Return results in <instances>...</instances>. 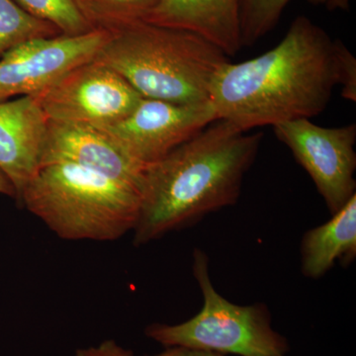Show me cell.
<instances>
[{"instance_id": "cell-13", "label": "cell", "mask_w": 356, "mask_h": 356, "mask_svg": "<svg viewBox=\"0 0 356 356\" xmlns=\"http://www.w3.org/2000/svg\"><path fill=\"white\" fill-rule=\"evenodd\" d=\"M356 257V194L325 224L302 238L301 271L310 280L322 278L337 262L350 266Z\"/></svg>"}, {"instance_id": "cell-4", "label": "cell", "mask_w": 356, "mask_h": 356, "mask_svg": "<svg viewBox=\"0 0 356 356\" xmlns=\"http://www.w3.org/2000/svg\"><path fill=\"white\" fill-rule=\"evenodd\" d=\"M140 192L70 163L41 165L18 203L65 240L113 241L133 229Z\"/></svg>"}, {"instance_id": "cell-8", "label": "cell", "mask_w": 356, "mask_h": 356, "mask_svg": "<svg viewBox=\"0 0 356 356\" xmlns=\"http://www.w3.org/2000/svg\"><path fill=\"white\" fill-rule=\"evenodd\" d=\"M216 120L210 100L175 103L144 97L125 119L103 130L147 168Z\"/></svg>"}, {"instance_id": "cell-14", "label": "cell", "mask_w": 356, "mask_h": 356, "mask_svg": "<svg viewBox=\"0 0 356 356\" xmlns=\"http://www.w3.org/2000/svg\"><path fill=\"white\" fill-rule=\"evenodd\" d=\"M95 29L109 33L144 21L161 0H76Z\"/></svg>"}, {"instance_id": "cell-7", "label": "cell", "mask_w": 356, "mask_h": 356, "mask_svg": "<svg viewBox=\"0 0 356 356\" xmlns=\"http://www.w3.org/2000/svg\"><path fill=\"white\" fill-rule=\"evenodd\" d=\"M273 128L310 175L332 215L355 195V124L327 128L299 119Z\"/></svg>"}, {"instance_id": "cell-2", "label": "cell", "mask_w": 356, "mask_h": 356, "mask_svg": "<svg viewBox=\"0 0 356 356\" xmlns=\"http://www.w3.org/2000/svg\"><path fill=\"white\" fill-rule=\"evenodd\" d=\"M248 132L218 119L147 165L134 245H145L235 205L264 139L262 133Z\"/></svg>"}, {"instance_id": "cell-19", "label": "cell", "mask_w": 356, "mask_h": 356, "mask_svg": "<svg viewBox=\"0 0 356 356\" xmlns=\"http://www.w3.org/2000/svg\"><path fill=\"white\" fill-rule=\"evenodd\" d=\"M74 356H134L132 351L122 348L115 341H105L98 346L77 350Z\"/></svg>"}, {"instance_id": "cell-22", "label": "cell", "mask_w": 356, "mask_h": 356, "mask_svg": "<svg viewBox=\"0 0 356 356\" xmlns=\"http://www.w3.org/2000/svg\"><path fill=\"white\" fill-rule=\"evenodd\" d=\"M0 193L15 197V189H14L10 180L2 172L1 170H0Z\"/></svg>"}, {"instance_id": "cell-9", "label": "cell", "mask_w": 356, "mask_h": 356, "mask_svg": "<svg viewBox=\"0 0 356 356\" xmlns=\"http://www.w3.org/2000/svg\"><path fill=\"white\" fill-rule=\"evenodd\" d=\"M105 30L31 40L0 58V102L36 95L70 70L95 60L109 38Z\"/></svg>"}, {"instance_id": "cell-17", "label": "cell", "mask_w": 356, "mask_h": 356, "mask_svg": "<svg viewBox=\"0 0 356 356\" xmlns=\"http://www.w3.org/2000/svg\"><path fill=\"white\" fill-rule=\"evenodd\" d=\"M290 0H241L240 30L242 46L250 47L271 31Z\"/></svg>"}, {"instance_id": "cell-10", "label": "cell", "mask_w": 356, "mask_h": 356, "mask_svg": "<svg viewBox=\"0 0 356 356\" xmlns=\"http://www.w3.org/2000/svg\"><path fill=\"white\" fill-rule=\"evenodd\" d=\"M54 163L83 166L139 192L146 170L103 129L49 120L41 165Z\"/></svg>"}, {"instance_id": "cell-20", "label": "cell", "mask_w": 356, "mask_h": 356, "mask_svg": "<svg viewBox=\"0 0 356 356\" xmlns=\"http://www.w3.org/2000/svg\"><path fill=\"white\" fill-rule=\"evenodd\" d=\"M149 356H225L184 348H166L163 353ZM285 356V355H284Z\"/></svg>"}, {"instance_id": "cell-12", "label": "cell", "mask_w": 356, "mask_h": 356, "mask_svg": "<svg viewBox=\"0 0 356 356\" xmlns=\"http://www.w3.org/2000/svg\"><path fill=\"white\" fill-rule=\"evenodd\" d=\"M241 0H161L145 22L177 28L198 35L227 57L243 48Z\"/></svg>"}, {"instance_id": "cell-5", "label": "cell", "mask_w": 356, "mask_h": 356, "mask_svg": "<svg viewBox=\"0 0 356 356\" xmlns=\"http://www.w3.org/2000/svg\"><path fill=\"white\" fill-rule=\"evenodd\" d=\"M192 271L202 293L200 312L180 324L147 325L145 334L149 339L165 348L225 356H284L289 353V341L273 329L266 304L236 305L217 292L210 277L209 259L199 248L194 250Z\"/></svg>"}, {"instance_id": "cell-1", "label": "cell", "mask_w": 356, "mask_h": 356, "mask_svg": "<svg viewBox=\"0 0 356 356\" xmlns=\"http://www.w3.org/2000/svg\"><path fill=\"white\" fill-rule=\"evenodd\" d=\"M337 41L299 16L270 51L238 64L229 60L211 86L218 119L248 132L322 113L339 84Z\"/></svg>"}, {"instance_id": "cell-6", "label": "cell", "mask_w": 356, "mask_h": 356, "mask_svg": "<svg viewBox=\"0 0 356 356\" xmlns=\"http://www.w3.org/2000/svg\"><path fill=\"white\" fill-rule=\"evenodd\" d=\"M34 96L49 120L100 129L125 119L144 98L118 72L95 60Z\"/></svg>"}, {"instance_id": "cell-3", "label": "cell", "mask_w": 356, "mask_h": 356, "mask_svg": "<svg viewBox=\"0 0 356 356\" xmlns=\"http://www.w3.org/2000/svg\"><path fill=\"white\" fill-rule=\"evenodd\" d=\"M143 97L175 103L209 102L218 72L229 62L194 33L139 21L110 33L95 58Z\"/></svg>"}, {"instance_id": "cell-11", "label": "cell", "mask_w": 356, "mask_h": 356, "mask_svg": "<svg viewBox=\"0 0 356 356\" xmlns=\"http://www.w3.org/2000/svg\"><path fill=\"white\" fill-rule=\"evenodd\" d=\"M48 124L34 95L0 102V170L17 200L41 168Z\"/></svg>"}, {"instance_id": "cell-16", "label": "cell", "mask_w": 356, "mask_h": 356, "mask_svg": "<svg viewBox=\"0 0 356 356\" xmlns=\"http://www.w3.org/2000/svg\"><path fill=\"white\" fill-rule=\"evenodd\" d=\"M33 17L55 26L65 36H79L95 28L84 16L76 0H14Z\"/></svg>"}, {"instance_id": "cell-18", "label": "cell", "mask_w": 356, "mask_h": 356, "mask_svg": "<svg viewBox=\"0 0 356 356\" xmlns=\"http://www.w3.org/2000/svg\"><path fill=\"white\" fill-rule=\"evenodd\" d=\"M337 76L341 86V96L350 102H356V60L355 56L344 46L343 42L337 41Z\"/></svg>"}, {"instance_id": "cell-15", "label": "cell", "mask_w": 356, "mask_h": 356, "mask_svg": "<svg viewBox=\"0 0 356 356\" xmlns=\"http://www.w3.org/2000/svg\"><path fill=\"white\" fill-rule=\"evenodd\" d=\"M58 35L55 26L33 17L14 0H0V58L26 42Z\"/></svg>"}, {"instance_id": "cell-21", "label": "cell", "mask_w": 356, "mask_h": 356, "mask_svg": "<svg viewBox=\"0 0 356 356\" xmlns=\"http://www.w3.org/2000/svg\"><path fill=\"white\" fill-rule=\"evenodd\" d=\"M309 1L314 4H323L331 10L334 9L346 10L350 6V0H309Z\"/></svg>"}]
</instances>
